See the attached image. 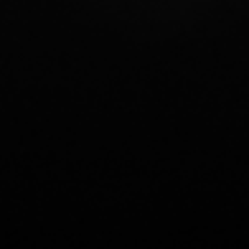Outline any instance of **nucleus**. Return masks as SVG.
<instances>
[]
</instances>
